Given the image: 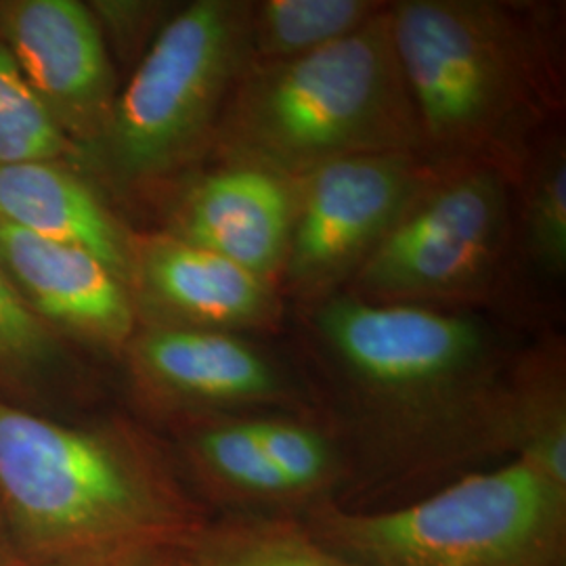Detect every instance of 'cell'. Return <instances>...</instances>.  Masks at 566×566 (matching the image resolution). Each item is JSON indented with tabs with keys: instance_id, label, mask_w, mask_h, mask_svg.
Segmentation results:
<instances>
[{
	"instance_id": "cell-23",
	"label": "cell",
	"mask_w": 566,
	"mask_h": 566,
	"mask_svg": "<svg viewBox=\"0 0 566 566\" xmlns=\"http://www.w3.org/2000/svg\"><path fill=\"white\" fill-rule=\"evenodd\" d=\"M102 30L107 49H114L124 61L139 63L145 51L156 41L166 21L175 15L166 2L143 0H95L86 4Z\"/></svg>"
},
{
	"instance_id": "cell-14",
	"label": "cell",
	"mask_w": 566,
	"mask_h": 566,
	"mask_svg": "<svg viewBox=\"0 0 566 566\" xmlns=\"http://www.w3.org/2000/svg\"><path fill=\"white\" fill-rule=\"evenodd\" d=\"M0 221L95 254L128 285L130 243L102 196L70 163L0 166Z\"/></svg>"
},
{
	"instance_id": "cell-19",
	"label": "cell",
	"mask_w": 566,
	"mask_h": 566,
	"mask_svg": "<svg viewBox=\"0 0 566 566\" xmlns=\"http://www.w3.org/2000/svg\"><path fill=\"white\" fill-rule=\"evenodd\" d=\"M70 163L81 168L78 151L63 137L23 81L18 63L0 41V166Z\"/></svg>"
},
{
	"instance_id": "cell-11",
	"label": "cell",
	"mask_w": 566,
	"mask_h": 566,
	"mask_svg": "<svg viewBox=\"0 0 566 566\" xmlns=\"http://www.w3.org/2000/svg\"><path fill=\"white\" fill-rule=\"evenodd\" d=\"M0 263L21 301L63 343L124 350L135 336L128 285L95 254L0 221Z\"/></svg>"
},
{
	"instance_id": "cell-16",
	"label": "cell",
	"mask_w": 566,
	"mask_h": 566,
	"mask_svg": "<svg viewBox=\"0 0 566 566\" xmlns=\"http://www.w3.org/2000/svg\"><path fill=\"white\" fill-rule=\"evenodd\" d=\"M182 447L198 476L227 500L254 506H280L296 500L264 453L250 420L193 426Z\"/></svg>"
},
{
	"instance_id": "cell-22",
	"label": "cell",
	"mask_w": 566,
	"mask_h": 566,
	"mask_svg": "<svg viewBox=\"0 0 566 566\" xmlns=\"http://www.w3.org/2000/svg\"><path fill=\"white\" fill-rule=\"evenodd\" d=\"M526 243L537 264L563 275L566 266V158L554 145L537 166L526 200Z\"/></svg>"
},
{
	"instance_id": "cell-10",
	"label": "cell",
	"mask_w": 566,
	"mask_h": 566,
	"mask_svg": "<svg viewBox=\"0 0 566 566\" xmlns=\"http://www.w3.org/2000/svg\"><path fill=\"white\" fill-rule=\"evenodd\" d=\"M128 292L145 327L235 334L280 311L269 280L170 233L133 238Z\"/></svg>"
},
{
	"instance_id": "cell-6",
	"label": "cell",
	"mask_w": 566,
	"mask_h": 566,
	"mask_svg": "<svg viewBox=\"0 0 566 566\" xmlns=\"http://www.w3.org/2000/svg\"><path fill=\"white\" fill-rule=\"evenodd\" d=\"M317 327L365 401L401 422L441 413L485 361V334L472 319L416 304L332 298Z\"/></svg>"
},
{
	"instance_id": "cell-13",
	"label": "cell",
	"mask_w": 566,
	"mask_h": 566,
	"mask_svg": "<svg viewBox=\"0 0 566 566\" xmlns=\"http://www.w3.org/2000/svg\"><path fill=\"white\" fill-rule=\"evenodd\" d=\"M294 219V179L229 164L193 182L166 233L269 280L280 275Z\"/></svg>"
},
{
	"instance_id": "cell-7",
	"label": "cell",
	"mask_w": 566,
	"mask_h": 566,
	"mask_svg": "<svg viewBox=\"0 0 566 566\" xmlns=\"http://www.w3.org/2000/svg\"><path fill=\"white\" fill-rule=\"evenodd\" d=\"M430 182L409 151L348 156L294 179L285 287L322 296L357 275Z\"/></svg>"
},
{
	"instance_id": "cell-12",
	"label": "cell",
	"mask_w": 566,
	"mask_h": 566,
	"mask_svg": "<svg viewBox=\"0 0 566 566\" xmlns=\"http://www.w3.org/2000/svg\"><path fill=\"white\" fill-rule=\"evenodd\" d=\"M124 353L143 401L168 413L264 403L283 392L275 365L235 334L143 327Z\"/></svg>"
},
{
	"instance_id": "cell-3",
	"label": "cell",
	"mask_w": 566,
	"mask_h": 566,
	"mask_svg": "<svg viewBox=\"0 0 566 566\" xmlns=\"http://www.w3.org/2000/svg\"><path fill=\"white\" fill-rule=\"evenodd\" d=\"M301 525L367 566H566V486L521 458L386 512L319 504Z\"/></svg>"
},
{
	"instance_id": "cell-1",
	"label": "cell",
	"mask_w": 566,
	"mask_h": 566,
	"mask_svg": "<svg viewBox=\"0 0 566 566\" xmlns=\"http://www.w3.org/2000/svg\"><path fill=\"white\" fill-rule=\"evenodd\" d=\"M0 507L21 558H109L202 525L160 458L116 424L0 399Z\"/></svg>"
},
{
	"instance_id": "cell-17",
	"label": "cell",
	"mask_w": 566,
	"mask_h": 566,
	"mask_svg": "<svg viewBox=\"0 0 566 566\" xmlns=\"http://www.w3.org/2000/svg\"><path fill=\"white\" fill-rule=\"evenodd\" d=\"M182 546L196 566H367L322 546L301 523L283 518L202 523Z\"/></svg>"
},
{
	"instance_id": "cell-25",
	"label": "cell",
	"mask_w": 566,
	"mask_h": 566,
	"mask_svg": "<svg viewBox=\"0 0 566 566\" xmlns=\"http://www.w3.org/2000/svg\"><path fill=\"white\" fill-rule=\"evenodd\" d=\"M112 558H18L9 566H109Z\"/></svg>"
},
{
	"instance_id": "cell-18",
	"label": "cell",
	"mask_w": 566,
	"mask_h": 566,
	"mask_svg": "<svg viewBox=\"0 0 566 566\" xmlns=\"http://www.w3.org/2000/svg\"><path fill=\"white\" fill-rule=\"evenodd\" d=\"M70 353L25 306L0 263V399L34 409L67 371Z\"/></svg>"
},
{
	"instance_id": "cell-26",
	"label": "cell",
	"mask_w": 566,
	"mask_h": 566,
	"mask_svg": "<svg viewBox=\"0 0 566 566\" xmlns=\"http://www.w3.org/2000/svg\"><path fill=\"white\" fill-rule=\"evenodd\" d=\"M18 558H21L20 552L13 544L7 518H4L2 507H0V566H9L11 563H15Z\"/></svg>"
},
{
	"instance_id": "cell-2",
	"label": "cell",
	"mask_w": 566,
	"mask_h": 566,
	"mask_svg": "<svg viewBox=\"0 0 566 566\" xmlns=\"http://www.w3.org/2000/svg\"><path fill=\"white\" fill-rule=\"evenodd\" d=\"M214 142L231 164L285 179L348 156L411 154L422 135L392 41L390 9L324 49L250 65L227 99Z\"/></svg>"
},
{
	"instance_id": "cell-24",
	"label": "cell",
	"mask_w": 566,
	"mask_h": 566,
	"mask_svg": "<svg viewBox=\"0 0 566 566\" xmlns=\"http://www.w3.org/2000/svg\"><path fill=\"white\" fill-rule=\"evenodd\" d=\"M109 566H196L182 542H158L116 554Z\"/></svg>"
},
{
	"instance_id": "cell-9",
	"label": "cell",
	"mask_w": 566,
	"mask_h": 566,
	"mask_svg": "<svg viewBox=\"0 0 566 566\" xmlns=\"http://www.w3.org/2000/svg\"><path fill=\"white\" fill-rule=\"evenodd\" d=\"M0 41L82 163L120 93L91 9L78 0H0Z\"/></svg>"
},
{
	"instance_id": "cell-4",
	"label": "cell",
	"mask_w": 566,
	"mask_h": 566,
	"mask_svg": "<svg viewBox=\"0 0 566 566\" xmlns=\"http://www.w3.org/2000/svg\"><path fill=\"white\" fill-rule=\"evenodd\" d=\"M248 67V2L198 0L175 11L118 93L81 170L91 166L118 187H139L187 168L214 142Z\"/></svg>"
},
{
	"instance_id": "cell-8",
	"label": "cell",
	"mask_w": 566,
	"mask_h": 566,
	"mask_svg": "<svg viewBox=\"0 0 566 566\" xmlns=\"http://www.w3.org/2000/svg\"><path fill=\"white\" fill-rule=\"evenodd\" d=\"M507 231V189L491 168L430 182L355 275L378 301L455 296L486 277Z\"/></svg>"
},
{
	"instance_id": "cell-15",
	"label": "cell",
	"mask_w": 566,
	"mask_h": 566,
	"mask_svg": "<svg viewBox=\"0 0 566 566\" xmlns=\"http://www.w3.org/2000/svg\"><path fill=\"white\" fill-rule=\"evenodd\" d=\"M386 4L371 0H264L248 4L250 65L294 60L359 32Z\"/></svg>"
},
{
	"instance_id": "cell-5",
	"label": "cell",
	"mask_w": 566,
	"mask_h": 566,
	"mask_svg": "<svg viewBox=\"0 0 566 566\" xmlns=\"http://www.w3.org/2000/svg\"><path fill=\"white\" fill-rule=\"evenodd\" d=\"M502 11L485 2L407 0L390 28L422 143L474 151L512 128L526 99L525 60Z\"/></svg>"
},
{
	"instance_id": "cell-20",
	"label": "cell",
	"mask_w": 566,
	"mask_h": 566,
	"mask_svg": "<svg viewBox=\"0 0 566 566\" xmlns=\"http://www.w3.org/2000/svg\"><path fill=\"white\" fill-rule=\"evenodd\" d=\"M500 428L516 458L544 472L556 485L566 486L565 395L558 380L535 382L507 399Z\"/></svg>"
},
{
	"instance_id": "cell-21",
	"label": "cell",
	"mask_w": 566,
	"mask_h": 566,
	"mask_svg": "<svg viewBox=\"0 0 566 566\" xmlns=\"http://www.w3.org/2000/svg\"><path fill=\"white\" fill-rule=\"evenodd\" d=\"M264 453L294 497L324 491L336 476V455L322 432L290 420H250Z\"/></svg>"
}]
</instances>
